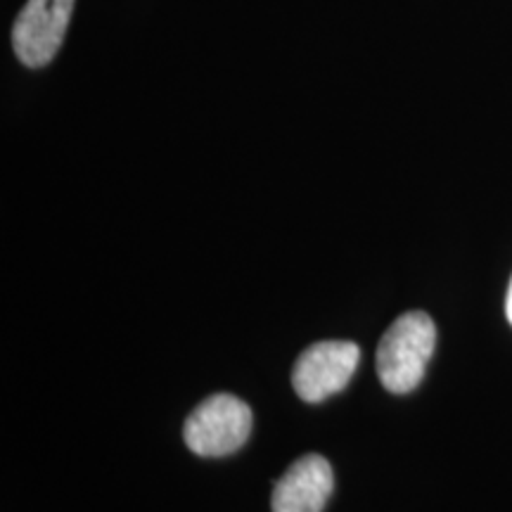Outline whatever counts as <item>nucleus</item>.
I'll list each match as a JSON object with an SVG mask.
<instances>
[{
	"label": "nucleus",
	"instance_id": "2",
	"mask_svg": "<svg viewBox=\"0 0 512 512\" xmlns=\"http://www.w3.org/2000/svg\"><path fill=\"white\" fill-rule=\"evenodd\" d=\"M252 411L238 396L214 394L185 420L183 439L202 458H223L245 446L252 434Z\"/></svg>",
	"mask_w": 512,
	"mask_h": 512
},
{
	"label": "nucleus",
	"instance_id": "1",
	"mask_svg": "<svg viewBox=\"0 0 512 512\" xmlns=\"http://www.w3.org/2000/svg\"><path fill=\"white\" fill-rule=\"evenodd\" d=\"M437 344V328L425 311H411L396 318L377 347V375L392 394H408L425 377L427 363Z\"/></svg>",
	"mask_w": 512,
	"mask_h": 512
},
{
	"label": "nucleus",
	"instance_id": "6",
	"mask_svg": "<svg viewBox=\"0 0 512 512\" xmlns=\"http://www.w3.org/2000/svg\"><path fill=\"white\" fill-rule=\"evenodd\" d=\"M505 313H508V320L512 323V283H510V290H508V299H505Z\"/></svg>",
	"mask_w": 512,
	"mask_h": 512
},
{
	"label": "nucleus",
	"instance_id": "3",
	"mask_svg": "<svg viewBox=\"0 0 512 512\" xmlns=\"http://www.w3.org/2000/svg\"><path fill=\"white\" fill-rule=\"evenodd\" d=\"M74 0H29L12 27V46L27 67H46L60 50Z\"/></svg>",
	"mask_w": 512,
	"mask_h": 512
},
{
	"label": "nucleus",
	"instance_id": "4",
	"mask_svg": "<svg viewBox=\"0 0 512 512\" xmlns=\"http://www.w3.org/2000/svg\"><path fill=\"white\" fill-rule=\"evenodd\" d=\"M361 351L354 342H318L297 358L292 384L299 399L320 403L347 387L356 373Z\"/></svg>",
	"mask_w": 512,
	"mask_h": 512
},
{
	"label": "nucleus",
	"instance_id": "5",
	"mask_svg": "<svg viewBox=\"0 0 512 512\" xmlns=\"http://www.w3.org/2000/svg\"><path fill=\"white\" fill-rule=\"evenodd\" d=\"M335 489L332 467L323 456L294 460L273 489V512H323Z\"/></svg>",
	"mask_w": 512,
	"mask_h": 512
}]
</instances>
